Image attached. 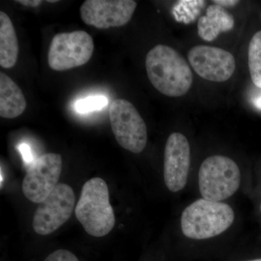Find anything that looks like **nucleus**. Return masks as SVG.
Listing matches in <instances>:
<instances>
[{"label": "nucleus", "instance_id": "1a4fd4ad", "mask_svg": "<svg viewBox=\"0 0 261 261\" xmlns=\"http://www.w3.org/2000/svg\"><path fill=\"white\" fill-rule=\"evenodd\" d=\"M137 6L133 0H87L81 6V18L99 29L123 27L130 21Z\"/></svg>", "mask_w": 261, "mask_h": 261}, {"label": "nucleus", "instance_id": "9d476101", "mask_svg": "<svg viewBox=\"0 0 261 261\" xmlns=\"http://www.w3.org/2000/svg\"><path fill=\"white\" fill-rule=\"evenodd\" d=\"M188 60L197 75L211 82H226L236 68L232 54L219 47L195 46L189 51Z\"/></svg>", "mask_w": 261, "mask_h": 261}, {"label": "nucleus", "instance_id": "39448f33", "mask_svg": "<svg viewBox=\"0 0 261 261\" xmlns=\"http://www.w3.org/2000/svg\"><path fill=\"white\" fill-rule=\"evenodd\" d=\"M109 117L118 143L133 153L142 152L147 145V126L134 105L126 99H115L110 106Z\"/></svg>", "mask_w": 261, "mask_h": 261}, {"label": "nucleus", "instance_id": "4468645a", "mask_svg": "<svg viewBox=\"0 0 261 261\" xmlns=\"http://www.w3.org/2000/svg\"><path fill=\"white\" fill-rule=\"evenodd\" d=\"M19 44L11 20L4 12H0V65L9 69L18 60Z\"/></svg>", "mask_w": 261, "mask_h": 261}, {"label": "nucleus", "instance_id": "5701e85b", "mask_svg": "<svg viewBox=\"0 0 261 261\" xmlns=\"http://www.w3.org/2000/svg\"><path fill=\"white\" fill-rule=\"evenodd\" d=\"M246 261H261V258H260V259H254V260H246Z\"/></svg>", "mask_w": 261, "mask_h": 261}, {"label": "nucleus", "instance_id": "f257e3e1", "mask_svg": "<svg viewBox=\"0 0 261 261\" xmlns=\"http://www.w3.org/2000/svg\"><path fill=\"white\" fill-rule=\"evenodd\" d=\"M145 65L149 82L164 95L181 97L191 88L193 75L190 65L173 48L158 44L147 53Z\"/></svg>", "mask_w": 261, "mask_h": 261}, {"label": "nucleus", "instance_id": "ddd939ff", "mask_svg": "<svg viewBox=\"0 0 261 261\" xmlns=\"http://www.w3.org/2000/svg\"><path fill=\"white\" fill-rule=\"evenodd\" d=\"M27 100L21 89L8 75L0 73V116L13 119L25 111Z\"/></svg>", "mask_w": 261, "mask_h": 261}, {"label": "nucleus", "instance_id": "f03ea898", "mask_svg": "<svg viewBox=\"0 0 261 261\" xmlns=\"http://www.w3.org/2000/svg\"><path fill=\"white\" fill-rule=\"evenodd\" d=\"M234 219L232 207L228 204L200 199L187 206L182 213V233L192 240H207L226 231Z\"/></svg>", "mask_w": 261, "mask_h": 261}, {"label": "nucleus", "instance_id": "20e7f679", "mask_svg": "<svg viewBox=\"0 0 261 261\" xmlns=\"http://www.w3.org/2000/svg\"><path fill=\"white\" fill-rule=\"evenodd\" d=\"M198 182L202 198L221 202L238 191L241 172L232 159L216 154L207 158L201 164Z\"/></svg>", "mask_w": 261, "mask_h": 261}, {"label": "nucleus", "instance_id": "f3484780", "mask_svg": "<svg viewBox=\"0 0 261 261\" xmlns=\"http://www.w3.org/2000/svg\"><path fill=\"white\" fill-rule=\"evenodd\" d=\"M44 261H80L74 254L64 249H60L49 254Z\"/></svg>", "mask_w": 261, "mask_h": 261}, {"label": "nucleus", "instance_id": "aec40b11", "mask_svg": "<svg viewBox=\"0 0 261 261\" xmlns=\"http://www.w3.org/2000/svg\"><path fill=\"white\" fill-rule=\"evenodd\" d=\"M16 3H20V5H25L28 7H37L43 3L40 0H19V1H15Z\"/></svg>", "mask_w": 261, "mask_h": 261}, {"label": "nucleus", "instance_id": "412c9836", "mask_svg": "<svg viewBox=\"0 0 261 261\" xmlns=\"http://www.w3.org/2000/svg\"><path fill=\"white\" fill-rule=\"evenodd\" d=\"M252 104L259 111H261V91L256 95L254 96L252 99Z\"/></svg>", "mask_w": 261, "mask_h": 261}, {"label": "nucleus", "instance_id": "4be33fe9", "mask_svg": "<svg viewBox=\"0 0 261 261\" xmlns=\"http://www.w3.org/2000/svg\"><path fill=\"white\" fill-rule=\"evenodd\" d=\"M3 181H4V178H3V171H2V169H1V187H2V185H3Z\"/></svg>", "mask_w": 261, "mask_h": 261}, {"label": "nucleus", "instance_id": "dca6fc26", "mask_svg": "<svg viewBox=\"0 0 261 261\" xmlns=\"http://www.w3.org/2000/svg\"><path fill=\"white\" fill-rule=\"evenodd\" d=\"M108 99L105 96H92L80 99L75 102L74 108L80 113H87L94 111H99L106 107Z\"/></svg>", "mask_w": 261, "mask_h": 261}, {"label": "nucleus", "instance_id": "393cba45", "mask_svg": "<svg viewBox=\"0 0 261 261\" xmlns=\"http://www.w3.org/2000/svg\"><path fill=\"white\" fill-rule=\"evenodd\" d=\"M260 213H261V204H260Z\"/></svg>", "mask_w": 261, "mask_h": 261}, {"label": "nucleus", "instance_id": "7ed1b4c3", "mask_svg": "<svg viewBox=\"0 0 261 261\" xmlns=\"http://www.w3.org/2000/svg\"><path fill=\"white\" fill-rule=\"evenodd\" d=\"M75 214L91 236L101 238L111 232L116 219L110 203L108 185L102 178H91L84 184Z\"/></svg>", "mask_w": 261, "mask_h": 261}, {"label": "nucleus", "instance_id": "6ab92c4d", "mask_svg": "<svg viewBox=\"0 0 261 261\" xmlns=\"http://www.w3.org/2000/svg\"><path fill=\"white\" fill-rule=\"evenodd\" d=\"M240 1L237 0H214V4L219 5L220 6L223 7H233L238 5Z\"/></svg>", "mask_w": 261, "mask_h": 261}, {"label": "nucleus", "instance_id": "b1692460", "mask_svg": "<svg viewBox=\"0 0 261 261\" xmlns=\"http://www.w3.org/2000/svg\"><path fill=\"white\" fill-rule=\"evenodd\" d=\"M48 2H49V3H56V2H58V1H55V0H54V1H51V0H49V1H48Z\"/></svg>", "mask_w": 261, "mask_h": 261}, {"label": "nucleus", "instance_id": "2eb2a0df", "mask_svg": "<svg viewBox=\"0 0 261 261\" xmlns=\"http://www.w3.org/2000/svg\"><path fill=\"white\" fill-rule=\"evenodd\" d=\"M248 65L252 82L261 89V31L254 34L249 44Z\"/></svg>", "mask_w": 261, "mask_h": 261}, {"label": "nucleus", "instance_id": "0eeeda50", "mask_svg": "<svg viewBox=\"0 0 261 261\" xmlns=\"http://www.w3.org/2000/svg\"><path fill=\"white\" fill-rule=\"evenodd\" d=\"M75 202L73 189L65 184H58L38 205L33 219L34 231L40 235L54 232L70 219Z\"/></svg>", "mask_w": 261, "mask_h": 261}, {"label": "nucleus", "instance_id": "6e6552de", "mask_svg": "<svg viewBox=\"0 0 261 261\" xmlns=\"http://www.w3.org/2000/svg\"><path fill=\"white\" fill-rule=\"evenodd\" d=\"M62 158L58 153L43 154L34 161L22 184L25 197L41 203L58 185L62 171Z\"/></svg>", "mask_w": 261, "mask_h": 261}, {"label": "nucleus", "instance_id": "f8f14e48", "mask_svg": "<svg viewBox=\"0 0 261 261\" xmlns=\"http://www.w3.org/2000/svg\"><path fill=\"white\" fill-rule=\"evenodd\" d=\"M234 27V19L231 13L219 5L213 4L207 8L206 15L201 16L197 23V32L201 39L213 42L222 32H229Z\"/></svg>", "mask_w": 261, "mask_h": 261}, {"label": "nucleus", "instance_id": "9b49d317", "mask_svg": "<svg viewBox=\"0 0 261 261\" xmlns=\"http://www.w3.org/2000/svg\"><path fill=\"white\" fill-rule=\"evenodd\" d=\"M190 162V145L187 137L178 132L171 134L164 152V181L170 191L178 192L186 186Z\"/></svg>", "mask_w": 261, "mask_h": 261}, {"label": "nucleus", "instance_id": "a211bd4d", "mask_svg": "<svg viewBox=\"0 0 261 261\" xmlns=\"http://www.w3.org/2000/svg\"><path fill=\"white\" fill-rule=\"evenodd\" d=\"M19 150H20L22 157H23L25 163H32L34 162L33 161L32 151H31L30 147L27 144H20V146H19Z\"/></svg>", "mask_w": 261, "mask_h": 261}, {"label": "nucleus", "instance_id": "423d86ee", "mask_svg": "<svg viewBox=\"0 0 261 261\" xmlns=\"http://www.w3.org/2000/svg\"><path fill=\"white\" fill-rule=\"evenodd\" d=\"M94 49L93 39L84 31L59 33L51 39L48 64L57 71L82 66L91 59Z\"/></svg>", "mask_w": 261, "mask_h": 261}]
</instances>
